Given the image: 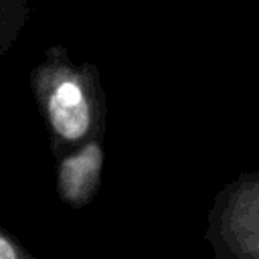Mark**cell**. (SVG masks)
Returning <instances> with one entry per match:
<instances>
[{"label":"cell","mask_w":259,"mask_h":259,"mask_svg":"<svg viewBox=\"0 0 259 259\" xmlns=\"http://www.w3.org/2000/svg\"><path fill=\"white\" fill-rule=\"evenodd\" d=\"M204 237L214 259H259V170L237 174L217 192Z\"/></svg>","instance_id":"cell-1"},{"label":"cell","mask_w":259,"mask_h":259,"mask_svg":"<svg viewBox=\"0 0 259 259\" xmlns=\"http://www.w3.org/2000/svg\"><path fill=\"white\" fill-rule=\"evenodd\" d=\"M34 83L53 130L69 142L85 138L93 117V71L75 67L63 47H53L34 71Z\"/></svg>","instance_id":"cell-2"},{"label":"cell","mask_w":259,"mask_h":259,"mask_svg":"<svg viewBox=\"0 0 259 259\" xmlns=\"http://www.w3.org/2000/svg\"><path fill=\"white\" fill-rule=\"evenodd\" d=\"M99 160H101V154H99V148H95V146H89L81 154V168H79V158L67 160L63 164V168H61V186H63V192H67L73 186V182L77 180V176H81L79 194L85 190L87 184H93L95 182V176L99 172Z\"/></svg>","instance_id":"cell-3"},{"label":"cell","mask_w":259,"mask_h":259,"mask_svg":"<svg viewBox=\"0 0 259 259\" xmlns=\"http://www.w3.org/2000/svg\"><path fill=\"white\" fill-rule=\"evenodd\" d=\"M28 14V0H0V55L16 40Z\"/></svg>","instance_id":"cell-4"},{"label":"cell","mask_w":259,"mask_h":259,"mask_svg":"<svg viewBox=\"0 0 259 259\" xmlns=\"http://www.w3.org/2000/svg\"><path fill=\"white\" fill-rule=\"evenodd\" d=\"M0 259H18L14 247H12L2 235H0Z\"/></svg>","instance_id":"cell-5"}]
</instances>
